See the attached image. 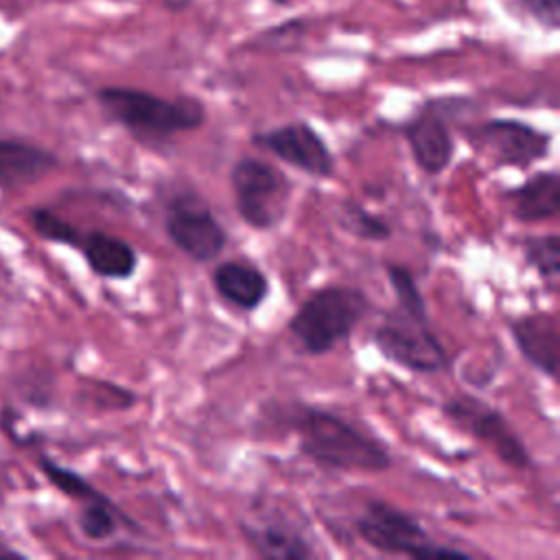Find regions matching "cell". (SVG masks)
I'll return each mask as SVG.
<instances>
[{"instance_id": "1", "label": "cell", "mask_w": 560, "mask_h": 560, "mask_svg": "<svg viewBox=\"0 0 560 560\" xmlns=\"http://www.w3.org/2000/svg\"><path fill=\"white\" fill-rule=\"evenodd\" d=\"M269 420L295 433L298 451L332 472L378 475L394 466L392 448L350 418L304 400H267Z\"/></svg>"}, {"instance_id": "17", "label": "cell", "mask_w": 560, "mask_h": 560, "mask_svg": "<svg viewBox=\"0 0 560 560\" xmlns=\"http://www.w3.org/2000/svg\"><path fill=\"white\" fill-rule=\"evenodd\" d=\"M510 214L518 223H542L560 214V175L558 171H538L523 184L505 190Z\"/></svg>"}, {"instance_id": "5", "label": "cell", "mask_w": 560, "mask_h": 560, "mask_svg": "<svg viewBox=\"0 0 560 560\" xmlns=\"http://www.w3.org/2000/svg\"><path fill=\"white\" fill-rule=\"evenodd\" d=\"M354 534L372 549L387 556L416 560L470 558L468 551L435 542L420 518L385 499H370L352 521Z\"/></svg>"}, {"instance_id": "25", "label": "cell", "mask_w": 560, "mask_h": 560, "mask_svg": "<svg viewBox=\"0 0 560 560\" xmlns=\"http://www.w3.org/2000/svg\"><path fill=\"white\" fill-rule=\"evenodd\" d=\"M11 553H18V551H13V549H9V547H2V545H0V556H11Z\"/></svg>"}, {"instance_id": "21", "label": "cell", "mask_w": 560, "mask_h": 560, "mask_svg": "<svg viewBox=\"0 0 560 560\" xmlns=\"http://www.w3.org/2000/svg\"><path fill=\"white\" fill-rule=\"evenodd\" d=\"M26 221L31 225V230L46 243H55V245H66L77 249L79 241L83 236V232L70 223L68 219H63L59 212H55L48 206H33L26 212Z\"/></svg>"}, {"instance_id": "18", "label": "cell", "mask_w": 560, "mask_h": 560, "mask_svg": "<svg viewBox=\"0 0 560 560\" xmlns=\"http://www.w3.org/2000/svg\"><path fill=\"white\" fill-rule=\"evenodd\" d=\"M77 527L83 538L92 542H103L116 536L122 527L131 532H140V525L107 494L83 501L77 512Z\"/></svg>"}, {"instance_id": "4", "label": "cell", "mask_w": 560, "mask_h": 560, "mask_svg": "<svg viewBox=\"0 0 560 560\" xmlns=\"http://www.w3.org/2000/svg\"><path fill=\"white\" fill-rule=\"evenodd\" d=\"M370 308V295L361 287L324 284L298 304L287 330L300 354L324 357L354 335Z\"/></svg>"}, {"instance_id": "23", "label": "cell", "mask_w": 560, "mask_h": 560, "mask_svg": "<svg viewBox=\"0 0 560 560\" xmlns=\"http://www.w3.org/2000/svg\"><path fill=\"white\" fill-rule=\"evenodd\" d=\"M510 11L547 31H556L560 26V0H514Z\"/></svg>"}, {"instance_id": "14", "label": "cell", "mask_w": 560, "mask_h": 560, "mask_svg": "<svg viewBox=\"0 0 560 560\" xmlns=\"http://www.w3.org/2000/svg\"><path fill=\"white\" fill-rule=\"evenodd\" d=\"M210 284L225 304L243 313L260 308L271 291L269 276L245 258H228L217 262L210 271Z\"/></svg>"}, {"instance_id": "11", "label": "cell", "mask_w": 560, "mask_h": 560, "mask_svg": "<svg viewBox=\"0 0 560 560\" xmlns=\"http://www.w3.org/2000/svg\"><path fill=\"white\" fill-rule=\"evenodd\" d=\"M416 166L429 175H442L455 155V136L444 114V98L422 103L400 127Z\"/></svg>"}, {"instance_id": "2", "label": "cell", "mask_w": 560, "mask_h": 560, "mask_svg": "<svg viewBox=\"0 0 560 560\" xmlns=\"http://www.w3.org/2000/svg\"><path fill=\"white\" fill-rule=\"evenodd\" d=\"M394 304L374 326L370 341L378 354L413 374H438L451 365V354L431 326L427 300L413 271L400 262H385Z\"/></svg>"}, {"instance_id": "20", "label": "cell", "mask_w": 560, "mask_h": 560, "mask_svg": "<svg viewBox=\"0 0 560 560\" xmlns=\"http://www.w3.org/2000/svg\"><path fill=\"white\" fill-rule=\"evenodd\" d=\"M37 466H39L42 475L46 477V481L50 486H55L63 497L72 499V501L83 503V501H92V499H98V497L105 494L90 479H85L81 472H77L70 466L59 464L57 459H52L46 453L37 455Z\"/></svg>"}, {"instance_id": "22", "label": "cell", "mask_w": 560, "mask_h": 560, "mask_svg": "<svg viewBox=\"0 0 560 560\" xmlns=\"http://www.w3.org/2000/svg\"><path fill=\"white\" fill-rule=\"evenodd\" d=\"M339 223L348 234H352L359 241L381 243L392 236V225L383 217L365 210L361 203H357L352 199H346L341 203Z\"/></svg>"}, {"instance_id": "10", "label": "cell", "mask_w": 560, "mask_h": 560, "mask_svg": "<svg viewBox=\"0 0 560 560\" xmlns=\"http://www.w3.org/2000/svg\"><path fill=\"white\" fill-rule=\"evenodd\" d=\"M249 142L278 158L280 162L302 171L315 179H332L337 171L335 153L324 140V136L306 120H289L284 125H276L269 129H260L252 133Z\"/></svg>"}, {"instance_id": "24", "label": "cell", "mask_w": 560, "mask_h": 560, "mask_svg": "<svg viewBox=\"0 0 560 560\" xmlns=\"http://www.w3.org/2000/svg\"><path fill=\"white\" fill-rule=\"evenodd\" d=\"M306 20H302V18H289V20H284V22H280V24H273V26H269L265 33H260V39H262V44H267V46H280V48H284L287 44L289 46H295V44H300L302 42V37L306 35Z\"/></svg>"}, {"instance_id": "3", "label": "cell", "mask_w": 560, "mask_h": 560, "mask_svg": "<svg viewBox=\"0 0 560 560\" xmlns=\"http://www.w3.org/2000/svg\"><path fill=\"white\" fill-rule=\"evenodd\" d=\"M94 98L107 122L118 125L138 144L153 151L182 133L201 129L208 120L203 101L190 94L166 98L142 88L103 85Z\"/></svg>"}, {"instance_id": "7", "label": "cell", "mask_w": 560, "mask_h": 560, "mask_svg": "<svg viewBox=\"0 0 560 560\" xmlns=\"http://www.w3.org/2000/svg\"><path fill=\"white\" fill-rule=\"evenodd\" d=\"M442 413L462 431L483 444L501 464L514 470L534 466L532 451L521 440L508 416L475 394H453L442 402Z\"/></svg>"}, {"instance_id": "9", "label": "cell", "mask_w": 560, "mask_h": 560, "mask_svg": "<svg viewBox=\"0 0 560 560\" xmlns=\"http://www.w3.org/2000/svg\"><path fill=\"white\" fill-rule=\"evenodd\" d=\"M468 142L492 166L529 168L551 151V133L518 118H488L466 131Z\"/></svg>"}, {"instance_id": "16", "label": "cell", "mask_w": 560, "mask_h": 560, "mask_svg": "<svg viewBox=\"0 0 560 560\" xmlns=\"http://www.w3.org/2000/svg\"><path fill=\"white\" fill-rule=\"evenodd\" d=\"M77 252H81L88 269L103 280H129L140 262L129 241L103 230L83 232Z\"/></svg>"}, {"instance_id": "19", "label": "cell", "mask_w": 560, "mask_h": 560, "mask_svg": "<svg viewBox=\"0 0 560 560\" xmlns=\"http://www.w3.org/2000/svg\"><path fill=\"white\" fill-rule=\"evenodd\" d=\"M523 262L536 271V276L547 282L556 284L560 276V238L556 232L549 234H534L521 241Z\"/></svg>"}, {"instance_id": "6", "label": "cell", "mask_w": 560, "mask_h": 560, "mask_svg": "<svg viewBox=\"0 0 560 560\" xmlns=\"http://www.w3.org/2000/svg\"><path fill=\"white\" fill-rule=\"evenodd\" d=\"M228 179L236 214L245 225L269 232L284 221L293 195V182L284 171L262 158L241 155Z\"/></svg>"}, {"instance_id": "13", "label": "cell", "mask_w": 560, "mask_h": 560, "mask_svg": "<svg viewBox=\"0 0 560 560\" xmlns=\"http://www.w3.org/2000/svg\"><path fill=\"white\" fill-rule=\"evenodd\" d=\"M518 354L542 376L556 381L560 365V326L551 311H529L508 322Z\"/></svg>"}, {"instance_id": "8", "label": "cell", "mask_w": 560, "mask_h": 560, "mask_svg": "<svg viewBox=\"0 0 560 560\" xmlns=\"http://www.w3.org/2000/svg\"><path fill=\"white\" fill-rule=\"evenodd\" d=\"M162 225L171 245L195 265L214 262L230 241L217 214L190 190L171 197Z\"/></svg>"}, {"instance_id": "12", "label": "cell", "mask_w": 560, "mask_h": 560, "mask_svg": "<svg viewBox=\"0 0 560 560\" xmlns=\"http://www.w3.org/2000/svg\"><path fill=\"white\" fill-rule=\"evenodd\" d=\"M245 545L260 558L304 560L315 556V547L306 534L284 512L269 508L245 516L238 523Z\"/></svg>"}, {"instance_id": "15", "label": "cell", "mask_w": 560, "mask_h": 560, "mask_svg": "<svg viewBox=\"0 0 560 560\" xmlns=\"http://www.w3.org/2000/svg\"><path fill=\"white\" fill-rule=\"evenodd\" d=\"M55 168H59V155L52 149L24 138L0 136V190L31 186Z\"/></svg>"}, {"instance_id": "26", "label": "cell", "mask_w": 560, "mask_h": 560, "mask_svg": "<svg viewBox=\"0 0 560 560\" xmlns=\"http://www.w3.org/2000/svg\"><path fill=\"white\" fill-rule=\"evenodd\" d=\"M269 2H273V4H287L289 0H269Z\"/></svg>"}]
</instances>
